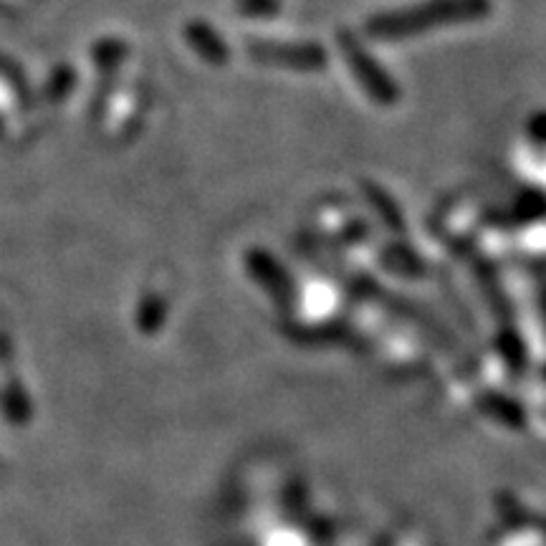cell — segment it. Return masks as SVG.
Wrapping results in <instances>:
<instances>
[{"label":"cell","instance_id":"cell-1","mask_svg":"<svg viewBox=\"0 0 546 546\" xmlns=\"http://www.w3.org/2000/svg\"><path fill=\"white\" fill-rule=\"evenodd\" d=\"M491 3L488 0H430L423 6L405 8V11L382 13L367 23V33L377 38H400L413 33L433 31L450 23H466L486 16Z\"/></svg>","mask_w":546,"mask_h":546},{"label":"cell","instance_id":"cell-2","mask_svg":"<svg viewBox=\"0 0 546 546\" xmlns=\"http://www.w3.org/2000/svg\"><path fill=\"white\" fill-rule=\"evenodd\" d=\"M339 46H342V54L347 56L349 69H352L359 86H362L377 104H395L397 86L392 84L390 76L375 64V59H372L352 36H342V43H339Z\"/></svg>","mask_w":546,"mask_h":546},{"label":"cell","instance_id":"cell-3","mask_svg":"<svg viewBox=\"0 0 546 546\" xmlns=\"http://www.w3.org/2000/svg\"><path fill=\"white\" fill-rule=\"evenodd\" d=\"M251 56L258 59L261 64L271 66H286V69H299V71H314L327 66V51L316 43H286V46H279V43H256L251 46Z\"/></svg>","mask_w":546,"mask_h":546}]
</instances>
